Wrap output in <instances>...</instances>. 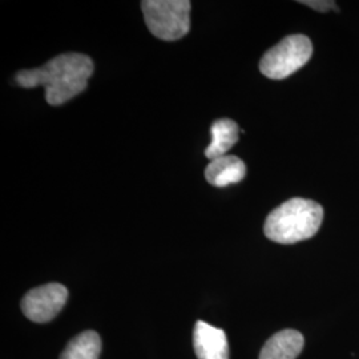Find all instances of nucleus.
Returning <instances> with one entry per match:
<instances>
[{"mask_svg":"<svg viewBox=\"0 0 359 359\" xmlns=\"http://www.w3.org/2000/svg\"><path fill=\"white\" fill-rule=\"evenodd\" d=\"M93 74L92 59L83 53H63L47 65L25 69L16 75V83L23 88L46 87V100L51 105L69 102L87 88Z\"/></svg>","mask_w":359,"mask_h":359,"instance_id":"nucleus-1","label":"nucleus"},{"mask_svg":"<svg viewBox=\"0 0 359 359\" xmlns=\"http://www.w3.org/2000/svg\"><path fill=\"white\" fill-rule=\"evenodd\" d=\"M323 219L322 206L305 198H292L270 213L264 231L278 244L289 245L305 241L317 234Z\"/></svg>","mask_w":359,"mask_h":359,"instance_id":"nucleus-2","label":"nucleus"},{"mask_svg":"<svg viewBox=\"0 0 359 359\" xmlns=\"http://www.w3.org/2000/svg\"><path fill=\"white\" fill-rule=\"evenodd\" d=\"M142 10L145 23L156 38L175 41L189 32V0H145L142 1Z\"/></svg>","mask_w":359,"mask_h":359,"instance_id":"nucleus-3","label":"nucleus"},{"mask_svg":"<svg viewBox=\"0 0 359 359\" xmlns=\"http://www.w3.org/2000/svg\"><path fill=\"white\" fill-rule=\"evenodd\" d=\"M311 53L313 44L308 36H286L277 46L265 52L259 62V71L264 76L273 80H283L306 65Z\"/></svg>","mask_w":359,"mask_h":359,"instance_id":"nucleus-4","label":"nucleus"},{"mask_svg":"<svg viewBox=\"0 0 359 359\" xmlns=\"http://www.w3.org/2000/svg\"><path fill=\"white\" fill-rule=\"evenodd\" d=\"M68 290L62 283H47L29 290L22 299V310L29 321L50 322L65 308Z\"/></svg>","mask_w":359,"mask_h":359,"instance_id":"nucleus-5","label":"nucleus"},{"mask_svg":"<svg viewBox=\"0 0 359 359\" xmlns=\"http://www.w3.org/2000/svg\"><path fill=\"white\" fill-rule=\"evenodd\" d=\"M193 347L198 359H229L226 334L204 321H197L194 325Z\"/></svg>","mask_w":359,"mask_h":359,"instance_id":"nucleus-6","label":"nucleus"},{"mask_svg":"<svg viewBox=\"0 0 359 359\" xmlns=\"http://www.w3.org/2000/svg\"><path fill=\"white\" fill-rule=\"evenodd\" d=\"M246 173L244 161L236 156H222L210 161L205 169V179L210 185L225 188L243 181Z\"/></svg>","mask_w":359,"mask_h":359,"instance_id":"nucleus-7","label":"nucleus"},{"mask_svg":"<svg viewBox=\"0 0 359 359\" xmlns=\"http://www.w3.org/2000/svg\"><path fill=\"white\" fill-rule=\"evenodd\" d=\"M304 344L302 334L286 329L270 337L259 353V359H295L301 354Z\"/></svg>","mask_w":359,"mask_h":359,"instance_id":"nucleus-8","label":"nucleus"},{"mask_svg":"<svg viewBox=\"0 0 359 359\" xmlns=\"http://www.w3.org/2000/svg\"><path fill=\"white\" fill-rule=\"evenodd\" d=\"M212 142L205 149V157L213 161L218 157L226 156L231 148L238 142L240 128L236 121L229 118H221L210 127Z\"/></svg>","mask_w":359,"mask_h":359,"instance_id":"nucleus-9","label":"nucleus"},{"mask_svg":"<svg viewBox=\"0 0 359 359\" xmlns=\"http://www.w3.org/2000/svg\"><path fill=\"white\" fill-rule=\"evenodd\" d=\"M102 353V338L96 332L79 334L65 346L60 359H99Z\"/></svg>","mask_w":359,"mask_h":359,"instance_id":"nucleus-10","label":"nucleus"},{"mask_svg":"<svg viewBox=\"0 0 359 359\" xmlns=\"http://www.w3.org/2000/svg\"><path fill=\"white\" fill-rule=\"evenodd\" d=\"M299 3L308 6L316 11H320V13H327L330 10H334V11L338 10L335 1H332V0H302Z\"/></svg>","mask_w":359,"mask_h":359,"instance_id":"nucleus-11","label":"nucleus"}]
</instances>
